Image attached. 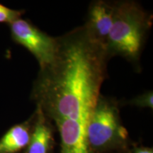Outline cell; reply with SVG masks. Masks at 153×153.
<instances>
[{"label":"cell","instance_id":"6da1fadb","mask_svg":"<svg viewBox=\"0 0 153 153\" xmlns=\"http://www.w3.org/2000/svg\"><path fill=\"white\" fill-rule=\"evenodd\" d=\"M106 49L83 26L58 37L56 57L40 70L32 97L47 119L55 125L87 127L107 76Z\"/></svg>","mask_w":153,"mask_h":153},{"label":"cell","instance_id":"5b68a950","mask_svg":"<svg viewBox=\"0 0 153 153\" xmlns=\"http://www.w3.org/2000/svg\"><path fill=\"white\" fill-rule=\"evenodd\" d=\"M115 1L97 0L90 4L84 27L89 36L103 46L106 45L111 28Z\"/></svg>","mask_w":153,"mask_h":153},{"label":"cell","instance_id":"7a4b0ae2","mask_svg":"<svg viewBox=\"0 0 153 153\" xmlns=\"http://www.w3.org/2000/svg\"><path fill=\"white\" fill-rule=\"evenodd\" d=\"M152 24V15L139 3L131 0L115 1L114 21L106 45L109 58L118 55L138 65Z\"/></svg>","mask_w":153,"mask_h":153},{"label":"cell","instance_id":"9c48e42d","mask_svg":"<svg viewBox=\"0 0 153 153\" xmlns=\"http://www.w3.org/2000/svg\"><path fill=\"white\" fill-rule=\"evenodd\" d=\"M127 104L130 106L139 107V108H153V93L152 91H145L142 94L131 99L127 101Z\"/></svg>","mask_w":153,"mask_h":153},{"label":"cell","instance_id":"52a82bcc","mask_svg":"<svg viewBox=\"0 0 153 153\" xmlns=\"http://www.w3.org/2000/svg\"><path fill=\"white\" fill-rule=\"evenodd\" d=\"M33 114L24 123L11 128L0 138V153H17L27 147L33 126Z\"/></svg>","mask_w":153,"mask_h":153},{"label":"cell","instance_id":"8fae6325","mask_svg":"<svg viewBox=\"0 0 153 153\" xmlns=\"http://www.w3.org/2000/svg\"><path fill=\"white\" fill-rule=\"evenodd\" d=\"M126 153H153V149L150 147L139 145L133 143Z\"/></svg>","mask_w":153,"mask_h":153},{"label":"cell","instance_id":"ba28073f","mask_svg":"<svg viewBox=\"0 0 153 153\" xmlns=\"http://www.w3.org/2000/svg\"><path fill=\"white\" fill-rule=\"evenodd\" d=\"M59 153H89L85 135L82 133H68L60 135Z\"/></svg>","mask_w":153,"mask_h":153},{"label":"cell","instance_id":"30bf717a","mask_svg":"<svg viewBox=\"0 0 153 153\" xmlns=\"http://www.w3.org/2000/svg\"><path fill=\"white\" fill-rule=\"evenodd\" d=\"M24 11L14 10L0 4V23L10 24L15 20L20 18Z\"/></svg>","mask_w":153,"mask_h":153},{"label":"cell","instance_id":"3957f363","mask_svg":"<svg viewBox=\"0 0 153 153\" xmlns=\"http://www.w3.org/2000/svg\"><path fill=\"white\" fill-rule=\"evenodd\" d=\"M89 153H126L133 145L123 125L117 101L99 96L87 128Z\"/></svg>","mask_w":153,"mask_h":153},{"label":"cell","instance_id":"8992f818","mask_svg":"<svg viewBox=\"0 0 153 153\" xmlns=\"http://www.w3.org/2000/svg\"><path fill=\"white\" fill-rule=\"evenodd\" d=\"M33 117V131L24 153H49L54 143L53 124L38 108Z\"/></svg>","mask_w":153,"mask_h":153},{"label":"cell","instance_id":"277c9868","mask_svg":"<svg viewBox=\"0 0 153 153\" xmlns=\"http://www.w3.org/2000/svg\"><path fill=\"white\" fill-rule=\"evenodd\" d=\"M11 37L35 56L41 70L54 61L58 48V37L48 35L27 20L19 18L9 24Z\"/></svg>","mask_w":153,"mask_h":153}]
</instances>
